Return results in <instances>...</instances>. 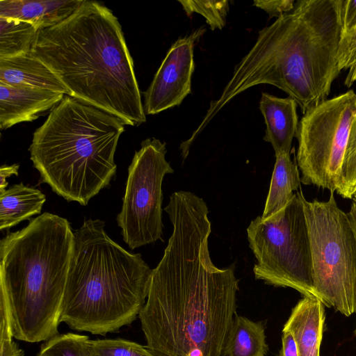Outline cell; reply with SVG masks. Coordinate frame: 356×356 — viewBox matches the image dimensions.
I'll list each match as a JSON object with an SVG mask.
<instances>
[{
	"label": "cell",
	"instance_id": "cell-1",
	"mask_svg": "<svg viewBox=\"0 0 356 356\" xmlns=\"http://www.w3.org/2000/svg\"><path fill=\"white\" fill-rule=\"evenodd\" d=\"M164 210L172 233L138 315L146 348L156 356H222L236 315L235 266L218 268L211 259L202 198L177 191Z\"/></svg>",
	"mask_w": 356,
	"mask_h": 356
},
{
	"label": "cell",
	"instance_id": "cell-2",
	"mask_svg": "<svg viewBox=\"0 0 356 356\" xmlns=\"http://www.w3.org/2000/svg\"><path fill=\"white\" fill-rule=\"evenodd\" d=\"M342 8L343 0L296 1L290 12L259 31L209 111L216 115L240 93L266 83L286 92L303 114L327 100L341 72Z\"/></svg>",
	"mask_w": 356,
	"mask_h": 356
},
{
	"label": "cell",
	"instance_id": "cell-3",
	"mask_svg": "<svg viewBox=\"0 0 356 356\" xmlns=\"http://www.w3.org/2000/svg\"><path fill=\"white\" fill-rule=\"evenodd\" d=\"M32 53L70 96L138 126L146 114L122 26L104 4L83 0L60 24L38 32Z\"/></svg>",
	"mask_w": 356,
	"mask_h": 356
},
{
	"label": "cell",
	"instance_id": "cell-4",
	"mask_svg": "<svg viewBox=\"0 0 356 356\" xmlns=\"http://www.w3.org/2000/svg\"><path fill=\"white\" fill-rule=\"evenodd\" d=\"M73 244L69 221L49 212L1 240L0 293L15 339L33 343L58 334Z\"/></svg>",
	"mask_w": 356,
	"mask_h": 356
},
{
	"label": "cell",
	"instance_id": "cell-5",
	"mask_svg": "<svg viewBox=\"0 0 356 356\" xmlns=\"http://www.w3.org/2000/svg\"><path fill=\"white\" fill-rule=\"evenodd\" d=\"M104 227L101 220L88 219L74 232L60 316L72 330L101 335L136 318L152 273L140 254L124 250Z\"/></svg>",
	"mask_w": 356,
	"mask_h": 356
},
{
	"label": "cell",
	"instance_id": "cell-6",
	"mask_svg": "<svg viewBox=\"0 0 356 356\" xmlns=\"http://www.w3.org/2000/svg\"><path fill=\"white\" fill-rule=\"evenodd\" d=\"M124 125L65 95L33 134L29 152L40 182L68 202L87 205L115 175L114 155Z\"/></svg>",
	"mask_w": 356,
	"mask_h": 356
},
{
	"label": "cell",
	"instance_id": "cell-7",
	"mask_svg": "<svg viewBox=\"0 0 356 356\" xmlns=\"http://www.w3.org/2000/svg\"><path fill=\"white\" fill-rule=\"evenodd\" d=\"M312 261L314 290L324 305L346 316L356 311V234L334 192L327 201L302 198Z\"/></svg>",
	"mask_w": 356,
	"mask_h": 356
},
{
	"label": "cell",
	"instance_id": "cell-8",
	"mask_svg": "<svg viewBox=\"0 0 356 356\" xmlns=\"http://www.w3.org/2000/svg\"><path fill=\"white\" fill-rule=\"evenodd\" d=\"M302 196L301 190L296 191L277 213L252 220L247 228L248 240L257 259L253 268L257 280L316 298Z\"/></svg>",
	"mask_w": 356,
	"mask_h": 356
},
{
	"label": "cell",
	"instance_id": "cell-9",
	"mask_svg": "<svg viewBox=\"0 0 356 356\" xmlns=\"http://www.w3.org/2000/svg\"><path fill=\"white\" fill-rule=\"evenodd\" d=\"M353 90L327 99L303 114L298 124L296 163L301 182L337 192L349 134L356 118Z\"/></svg>",
	"mask_w": 356,
	"mask_h": 356
},
{
	"label": "cell",
	"instance_id": "cell-10",
	"mask_svg": "<svg viewBox=\"0 0 356 356\" xmlns=\"http://www.w3.org/2000/svg\"><path fill=\"white\" fill-rule=\"evenodd\" d=\"M165 143L147 138L134 155L122 206L116 220L126 244L131 250L161 239L162 182L174 172L165 159Z\"/></svg>",
	"mask_w": 356,
	"mask_h": 356
},
{
	"label": "cell",
	"instance_id": "cell-11",
	"mask_svg": "<svg viewBox=\"0 0 356 356\" xmlns=\"http://www.w3.org/2000/svg\"><path fill=\"white\" fill-rule=\"evenodd\" d=\"M205 31L206 29L202 26L172 44L149 86L143 92L145 114L154 115L179 106L192 92L194 45Z\"/></svg>",
	"mask_w": 356,
	"mask_h": 356
},
{
	"label": "cell",
	"instance_id": "cell-12",
	"mask_svg": "<svg viewBox=\"0 0 356 356\" xmlns=\"http://www.w3.org/2000/svg\"><path fill=\"white\" fill-rule=\"evenodd\" d=\"M65 94L0 82V128L7 129L24 122H31L55 108Z\"/></svg>",
	"mask_w": 356,
	"mask_h": 356
},
{
	"label": "cell",
	"instance_id": "cell-13",
	"mask_svg": "<svg viewBox=\"0 0 356 356\" xmlns=\"http://www.w3.org/2000/svg\"><path fill=\"white\" fill-rule=\"evenodd\" d=\"M298 104L290 97H277L262 92L259 108L266 126L264 140L271 144L275 155L290 154L298 129Z\"/></svg>",
	"mask_w": 356,
	"mask_h": 356
},
{
	"label": "cell",
	"instance_id": "cell-14",
	"mask_svg": "<svg viewBox=\"0 0 356 356\" xmlns=\"http://www.w3.org/2000/svg\"><path fill=\"white\" fill-rule=\"evenodd\" d=\"M324 306L317 298L304 296L293 308L284 324L283 330L293 337L299 356H320Z\"/></svg>",
	"mask_w": 356,
	"mask_h": 356
},
{
	"label": "cell",
	"instance_id": "cell-15",
	"mask_svg": "<svg viewBox=\"0 0 356 356\" xmlns=\"http://www.w3.org/2000/svg\"><path fill=\"white\" fill-rule=\"evenodd\" d=\"M83 0H1L0 17L24 21L38 31L54 26L72 15Z\"/></svg>",
	"mask_w": 356,
	"mask_h": 356
},
{
	"label": "cell",
	"instance_id": "cell-16",
	"mask_svg": "<svg viewBox=\"0 0 356 356\" xmlns=\"http://www.w3.org/2000/svg\"><path fill=\"white\" fill-rule=\"evenodd\" d=\"M0 82L15 86L49 90L70 95V91L53 71L31 51L0 58Z\"/></svg>",
	"mask_w": 356,
	"mask_h": 356
},
{
	"label": "cell",
	"instance_id": "cell-17",
	"mask_svg": "<svg viewBox=\"0 0 356 356\" xmlns=\"http://www.w3.org/2000/svg\"><path fill=\"white\" fill-rule=\"evenodd\" d=\"M46 201L40 190L14 184L0 192V229H10L31 216L39 214Z\"/></svg>",
	"mask_w": 356,
	"mask_h": 356
},
{
	"label": "cell",
	"instance_id": "cell-18",
	"mask_svg": "<svg viewBox=\"0 0 356 356\" xmlns=\"http://www.w3.org/2000/svg\"><path fill=\"white\" fill-rule=\"evenodd\" d=\"M275 163L264 209L261 216L266 219L277 213L290 202L300 186L301 178L296 160L290 154L275 156Z\"/></svg>",
	"mask_w": 356,
	"mask_h": 356
},
{
	"label": "cell",
	"instance_id": "cell-19",
	"mask_svg": "<svg viewBox=\"0 0 356 356\" xmlns=\"http://www.w3.org/2000/svg\"><path fill=\"white\" fill-rule=\"evenodd\" d=\"M267 351L263 323L236 314L225 339L222 356H266Z\"/></svg>",
	"mask_w": 356,
	"mask_h": 356
},
{
	"label": "cell",
	"instance_id": "cell-20",
	"mask_svg": "<svg viewBox=\"0 0 356 356\" xmlns=\"http://www.w3.org/2000/svg\"><path fill=\"white\" fill-rule=\"evenodd\" d=\"M38 31L29 22L0 17V58L30 52Z\"/></svg>",
	"mask_w": 356,
	"mask_h": 356
},
{
	"label": "cell",
	"instance_id": "cell-21",
	"mask_svg": "<svg viewBox=\"0 0 356 356\" xmlns=\"http://www.w3.org/2000/svg\"><path fill=\"white\" fill-rule=\"evenodd\" d=\"M90 341L86 335L57 334L41 346L37 356H91Z\"/></svg>",
	"mask_w": 356,
	"mask_h": 356
},
{
	"label": "cell",
	"instance_id": "cell-22",
	"mask_svg": "<svg viewBox=\"0 0 356 356\" xmlns=\"http://www.w3.org/2000/svg\"><path fill=\"white\" fill-rule=\"evenodd\" d=\"M336 193L343 198L351 200L356 194V118L349 134Z\"/></svg>",
	"mask_w": 356,
	"mask_h": 356
},
{
	"label": "cell",
	"instance_id": "cell-23",
	"mask_svg": "<svg viewBox=\"0 0 356 356\" xmlns=\"http://www.w3.org/2000/svg\"><path fill=\"white\" fill-rule=\"evenodd\" d=\"M188 16L194 13L202 15L211 30L222 29L226 23V17L229 10V1H193L178 0Z\"/></svg>",
	"mask_w": 356,
	"mask_h": 356
},
{
	"label": "cell",
	"instance_id": "cell-24",
	"mask_svg": "<svg viewBox=\"0 0 356 356\" xmlns=\"http://www.w3.org/2000/svg\"><path fill=\"white\" fill-rule=\"evenodd\" d=\"M90 353L91 356H156L146 347L122 339L91 340Z\"/></svg>",
	"mask_w": 356,
	"mask_h": 356
},
{
	"label": "cell",
	"instance_id": "cell-25",
	"mask_svg": "<svg viewBox=\"0 0 356 356\" xmlns=\"http://www.w3.org/2000/svg\"><path fill=\"white\" fill-rule=\"evenodd\" d=\"M0 356H24V352L13 340V330L8 303L0 293Z\"/></svg>",
	"mask_w": 356,
	"mask_h": 356
},
{
	"label": "cell",
	"instance_id": "cell-26",
	"mask_svg": "<svg viewBox=\"0 0 356 356\" xmlns=\"http://www.w3.org/2000/svg\"><path fill=\"white\" fill-rule=\"evenodd\" d=\"M339 68L349 69L356 63V26L343 34L338 51Z\"/></svg>",
	"mask_w": 356,
	"mask_h": 356
},
{
	"label": "cell",
	"instance_id": "cell-27",
	"mask_svg": "<svg viewBox=\"0 0 356 356\" xmlns=\"http://www.w3.org/2000/svg\"><path fill=\"white\" fill-rule=\"evenodd\" d=\"M294 0L261 1L254 0L253 5L267 13L270 18H277L290 12L294 7Z\"/></svg>",
	"mask_w": 356,
	"mask_h": 356
},
{
	"label": "cell",
	"instance_id": "cell-28",
	"mask_svg": "<svg viewBox=\"0 0 356 356\" xmlns=\"http://www.w3.org/2000/svg\"><path fill=\"white\" fill-rule=\"evenodd\" d=\"M342 25L343 33L356 26V0H343Z\"/></svg>",
	"mask_w": 356,
	"mask_h": 356
},
{
	"label": "cell",
	"instance_id": "cell-29",
	"mask_svg": "<svg viewBox=\"0 0 356 356\" xmlns=\"http://www.w3.org/2000/svg\"><path fill=\"white\" fill-rule=\"evenodd\" d=\"M279 356H299L293 337L287 330H282V348Z\"/></svg>",
	"mask_w": 356,
	"mask_h": 356
},
{
	"label": "cell",
	"instance_id": "cell-30",
	"mask_svg": "<svg viewBox=\"0 0 356 356\" xmlns=\"http://www.w3.org/2000/svg\"><path fill=\"white\" fill-rule=\"evenodd\" d=\"M19 164H13L10 165H2L0 168V192L3 191L8 186L7 178L13 175H18Z\"/></svg>",
	"mask_w": 356,
	"mask_h": 356
},
{
	"label": "cell",
	"instance_id": "cell-31",
	"mask_svg": "<svg viewBox=\"0 0 356 356\" xmlns=\"http://www.w3.org/2000/svg\"><path fill=\"white\" fill-rule=\"evenodd\" d=\"M347 213L356 234V194L353 196L352 199L350 209ZM355 334L356 335V329L355 330Z\"/></svg>",
	"mask_w": 356,
	"mask_h": 356
},
{
	"label": "cell",
	"instance_id": "cell-32",
	"mask_svg": "<svg viewBox=\"0 0 356 356\" xmlns=\"http://www.w3.org/2000/svg\"><path fill=\"white\" fill-rule=\"evenodd\" d=\"M356 81V63H355L350 68L348 73L344 81L346 87L350 88L354 82Z\"/></svg>",
	"mask_w": 356,
	"mask_h": 356
},
{
	"label": "cell",
	"instance_id": "cell-33",
	"mask_svg": "<svg viewBox=\"0 0 356 356\" xmlns=\"http://www.w3.org/2000/svg\"><path fill=\"white\" fill-rule=\"evenodd\" d=\"M355 106H356V99H355Z\"/></svg>",
	"mask_w": 356,
	"mask_h": 356
}]
</instances>
